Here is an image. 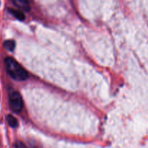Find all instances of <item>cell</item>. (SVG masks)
<instances>
[{
  "instance_id": "cell-7",
  "label": "cell",
  "mask_w": 148,
  "mask_h": 148,
  "mask_svg": "<svg viewBox=\"0 0 148 148\" xmlns=\"http://www.w3.org/2000/svg\"><path fill=\"white\" fill-rule=\"evenodd\" d=\"M14 147H25V145L24 144H23L22 143H20V142H17V143H16V144L14 145Z\"/></svg>"
},
{
  "instance_id": "cell-3",
  "label": "cell",
  "mask_w": 148,
  "mask_h": 148,
  "mask_svg": "<svg viewBox=\"0 0 148 148\" xmlns=\"http://www.w3.org/2000/svg\"><path fill=\"white\" fill-rule=\"evenodd\" d=\"M13 4L18 7L20 10H23L25 12L30 10V4L27 0H11Z\"/></svg>"
},
{
  "instance_id": "cell-6",
  "label": "cell",
  "mask_w": 148,
  "mask_h": 148,
  "mask_svg": "<svg viewBox=\"0 0 148 148\" xmlns=\"http://www.w3.org/2000/svg\"><path fill=\"white\" fill-rule=\"evenodd\" d=\"M4 46L10 51H12L15 48V42L13 40H7L4 42Z\"/></svg>"
},
{
  "instance_id": "cell-1",
  "label": "cell",
  "mask_w": 148,
  "mask_h": 148,
  "mask_svg": "<svg viewBox=\"0 0 148 148\" xmlns=\"http://www.w3.org/2000/svg\"><path fill=\"white\" fill-rule=\"evenodd\" d=\"M4 64L7 74L14 80L23 81L28 77V73L27 71L12 58H6L4 60Z\"/></svg>"
},
{
  "instance_id": "cell-2",
  "label": "cell",
  "mask_w": 148,
  "mask_h": 148,
  "mask_svg": "<svg viewBox=\"0 0 148 148\" xmlns=\"http://www.w3.org/2000/svg\"><path fill=\"white\" fill-rule=\"evenodd\" d=\"M9 104L12 111L18 113L21 111L23 108V103L20 94L17 92H13L9 97Z\"/></svg>"
},
{
  "instance_id": "cell-5",
  "label": "cell",
  "mask_w": 148,
  "mask_h": 148,
  "mask_svg": "<svg viewBox=\"0 0 148 148\" xmlns=\"http://www.w3.org/2000/svg\"><path fill=\"white\" fill-rule=\"evenodd\" d=\"M7 121L9 125H10V127H11L12 128H15L18 125L17 120L12 115L7 116Z\"/></svg>"
},
{
  "instance_id": "cell-4",
  "label": "cell",
  "mask_w": 148,
  "mask_h": 148,
  "mask_svg": "<svg viewBox=\"0 0 148 148\" xmlns=\"http://www.w3.org/2000/svg\"><path fill=\"white\" fill-rule=\"evenodd\" d=\"M8 11L14 16L15 18H17V20H20V21H23L25 20V15L23 14V12L22 11H20V10H14V9H8Z\"/></svg>"
}]
</instances>
